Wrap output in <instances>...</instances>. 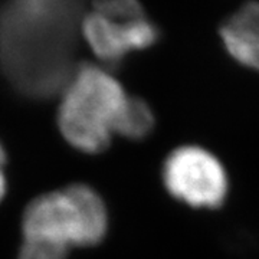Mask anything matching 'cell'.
Instances as JSON below:
<instances>
[{
  "mask_svg": "<svg viewBox=\"0 0 259 259\" xmlns=\"http://www.w3.org/2000/svg\"><path fill=\"white\" fill-rule=\"evenodd\" d=\"M87 0H6L0 8V69L20 95L62 93L75 69Z\"/></svg>",
  "mask_w": 259,
  "mask_h": 259,
  "instance_id": "cell-1",
  "label": "cell"
},
{
  "mask_svg": "<svg viewBox=\"0 0 259 259\" xmlns=\"http://www.w3.org/2000/svg\"><path fill=\"white\" fill-rule=\"evenodd\" d=\"M130 97L110 71L94 64L76 66L62 91L58 127L76 150L97 154L107 150L117 134Z\"/></svg>",
  "mask_w": 259,
  "mask_h": 259,
  "instance_id": "cell-2",
  "label": "cell"
},
{
  "mask_svg": "<svg viewBox=\"0 0 259 259\" xmlns=\"http://www.w3.org/2000/svg\"><path fill=\"white\" fill-rule=\"evenodd\" d=\"M108 232V212L91 186L71 185L37 196L22 216L23 239L59 246H94Z\"/></svg>",
  "mask_w": 259,
  "mask_h": 259,
  "instance_id": "cell-3",
  "label": "cell"
},
{
  "mask_svg": "<svg viewBox=\"0 0 259 259\" xmlns=\"http://www.w3.org/2000/svg\"><path fill=\"white\" fill-rule=\"evenodd\" d=\"M81 35L101 62L118 66L131 52L156 45L160 30L139 0H95Z\"/></svg>",
  "mask_w": 259,
  "mask_h": 259,
  "instance_id": "cell-4",
  "label": "cell"
},
{
  "mask_svg": "<svg viewBox=\"0 0 259 259\" xmlns=\"http://www.w3.org/2000/svg\"><path fill=\"white\" fill-rule=\"evenodd\" d=\"M161 177L171 197L196 209L222 206L229 192V177L222 161L200 146L175 148L163 163Z\"/></svg>",
  "mask_w": 259,
  "mask_h": 259,
  "instance_id": "cell-5",
  "label": "cell"
},
{
  "mask_svg": "<svg viewBox=\"0 0 259 259\" xmlns=\"http://www.w3.org/2000/svg\"><path fill=\"white\" fill-rule=\"evenodd\" d=\"M219 35L226 52L238 64L259 72V0L246 2L233 12Z\"/></svg>",
  "mask_w": 259,
  "mask_h": 259,
  "instance_id": "cell-6",
  "label": "cell"
},
{
  "mask_svg": "<svg viewBox=\"0 0 259 259\" xmlns=\"http://www.w3.org/2000/svg\"><path fill=\"white\" fill-rule=\"evenodd\" d=\"M154 124V112L151 111L147 102L130 97L118 122L117 134L128 140H143L153 131Z\"/></svg>",
  "mask_w": 259,
  "mask_h": 259,
  "instance_id": "cell-7",
  "label": "cell"
},
{
  "mask_svg": "<svg viewBox=\"0 0 259 259\" xmlns=\"http://www.w3.org/2000/svg\"><path fill=\"white\" fill-rule=\"evenodd\" d=\"M69 249L55 243L35 239H23L18 259H66Z\"/></svg>",
  "mask_w": 259,
  "mask_h": 259,
  "instance_id": "cell-8",
  "label": "cell"
},
{
  "mask_svg": "<svg viewBox=\"0 0 259 259\" xmlns=\"http://www.w3.org/2000/svg\"><path fill=\"white\" fill-rule=\"evenodd\" d=\"M8 161L6 156V150L3 147V144L0 143V202L3 200L5 194H6V176H5V166Z\"/></svg>",
  "mask_w": 259,
  "mask_h": 259,
  "instance_id": "cell-9",
  "label": "cell"
}]
</instances>
